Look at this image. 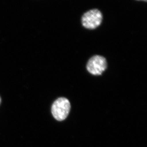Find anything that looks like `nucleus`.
<instances>
[{
  "instance_id": "5",
  "label": "nucleus",
  "mask_w": 147,
  "mask_h": 147,
  "mask_svg": "<svg viewBox=\"0 0 147 147\" xmlns=\"http://www.w3.org/2000/svg\"><path fill=\"white\" fill-rule=\"evenodd\" d=\"M138 1H147V0H138Z\"/></svg>"
},
{
  "instance_id": "3",
  "label": "nucleus",
  "mask_w": 147,
  "mask_h": 147,
  "mask_svg": "<svg viewBox=\"0 0 147 147\" xmlns=\"http://www.w3.org/2000/svg\"><path fill=\"white\" fill-rule=\"evenodd\" d=\"M106 60L100 56H95L92 57L88 62L87 68L88 71L93 75H101L107 68Z\"/></svg>"
},
{
  "instance_id": "2",
  "label": "nucleus",
  "mask_w": 147,
  "mask_h": 147,
  "mask_svg": "<svg viewBox=\"0 0 147 147\" xmlns=\"http://www.w3.org/2000/svg\"><path fill=\"white\" fill-rule=\"evenodd\" d=\"M102 15L98 9H92L85 13L82 17V25L89 29L96 28L101 23Z\"/></svg>"
},
{
  "instance_id": "1",
  "label": "nucleus",
  "mask_w": 147,
  "mask_h": 147,
  "mask_svg": "<svg viewBox=\"0 0 147 147\" xmlns=\"http://www.w3.org/2000/svg\"><path fill=\"white\" fill-rule=\"evenodd\" d=\"M71 109V104L68 99L64 97L57 99L51 107V113L55 119L63 121L66 118Z\"/></svg>"
},
{
  "instance_id": "4",
  "label": "nucleus",
  "mask_w": 147,
  "mask_h": 147,
  "mask_svg": "<svg viewBox=\"0 0 147 147\" xmlns=\"http://www.w3.org/2000/svg\"><path fill=\"white\" fill-rule=\"evenodd\" d=\"M1 97H0V105H1Z\"/></svg>"
}]
</instances>
